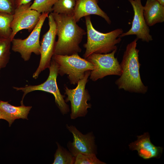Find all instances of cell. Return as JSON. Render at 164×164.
<instances>
[{
	"label": "cell",
	"mask_w": 164,
	"mask_h": 164,
	"mask_svg": "<svg viewBox=\"0 0 164 164\" xmlns=\"http://www.w3.org/2000/svg\"><path fill=\"white\" fill-rule=\"evenodd\" d=\"M138 40L136 38L127 45L120 64L121 73L115 83L119 89L144 94L148 88L143 83L140 76L139 50L136 49Z\"/></svg>",
	"instance_id": "obj_2"
},
{
	"label": "cell",
	"mask_w": 164,
	"mask_h": 164,
	"mask_svg": "<svg viewBox=\"0 0 164 164\" xmlns=\"http://www.w3.org/2000/svg\"><path fill=\"white\" fill-rule=\"evenodd\" d=\"M96 1L98 2V0H96Z\"/></svg>",
	"instance_id": "obj_27"
},
{
	"label": "cell",
	"mask_w": 164,
	"mask_h": 164,
	"mask_svg": "<svg viewBox=\"0 0 164 164\" xmlns=\"http://www.w3.org/2000/svg\"><path fill=\"white\" fill-rule=\"evenodd\" d=\"M85 17L87 39L84 45L86 49L83 55L84 59L93 53L105 54L117 50L116 45L121 40L119 36L123 33L122 29L118 28L107 33H102L93 27L89 15Z\"/></svg>",
	"instance_id": "obj_3"
},
{
	"label": "cell",
	"mask_w": 164,
	"mask_h": 164,
	"mask_svg": "<svg viewBox=\"0 0 164 164\" xmlns=\"http://www.w3.org/2000/svg\"><path fill=\"white\" fill-rule=\"evenodd\" d=\"M32 3L31 2L21 5L16 8L11 25L12 33L10 38L11 41L17 32L22 29L32 31L39 21L42 14L30 9Z\"/></svg>",
	"instance_id": "obj_10"
},
{
	"label": "cell",
	"mask_w": 164,
	"mask_h": 164,
	"mask_svg": "<svg viewBox=\"0 0 164 164\" xmlns=\"http://www.w3.org/2000/svg\"><path fill=\"white\" fill-rule=\"evenodd\" d=\"M95 15L104 18L110 24L111 22L107 15L99 6L96 0H77L73 16L77 22L83 17Z\"/></svg>",
	"instance_id": "obj_14"
},
{
	"label": "cell",
	"mask_w": 164,
	"mask_h": 164,
	"mask_svg": "<svg viewBox=\"0 0 164 164\" xmlns=\"http://www.w3.org/2000/svg\"><path fill=\"white\" fill-rule=\"evenodd\" d=\"M32 108V106H26L23 104L15 106L8 101H0V110L4 115L5 120L9 123V127L15 119H28V115Z\"/></svg>",
	"instance_id": "obj_16"
},
{
	"label": "cell",
	"mask_w": 164,
	"mask_h": 164,
	"mask_svg": "<svg viewBox=\"0 0 164 164\" xmlns=\"http://www.w3.org/2000/svg\"><path fill=\"white\" fill-rule=\"evenodd\" d=\"M58 148L54 155L53 164H74L75 157L57 143Z\"/></svg>",
	"instance_id": "obj_19"
},
{
	"label": "cell",
	"mask_w": 164,
	"mask_h": 164,
	"mask_svg": "<svg viewBox=\"0 0 164 164\" xmlns=\"http://www.w3.org/2000/svg\"><path fill=\"white\" fill-rule=\"evenodd\" d=\"M117 50L105 54L93 53L86 59L94 66L90 75L91 80L96 81L108 75H121L120 64L114 56Z\"/></svg>",
	"instance_id": "obj_7"
},
{
	"label": "cell",
	"mask_w": 164,
	"mask_h": 164,
	"mask_svg": "<svg viewBox=\"0 0 164 164\" xmlns=\"http://www.w3.org/2000/svg\"><path fill=\"white\" fill-rule=\"evenodd\" d=\"M74 164H104L96 156L95 154H78L76 156Z\"/></svg>",
	"instance_id": "obj_22"
},
{
	"label": "cell",
	"mask_w": 164,
	"mask_h": 164,
	"mask_svg": "<svg viewBox=\"0 0 164 164\" xmlns=\"http://www.w3.org/2000/svg\"><path fill=\"white\" fill-rule=\"evenodd\" d=\"M52 59L57 65L58 74L61 76L67 75L70 84L73 85L84 77L87 71L94 69L93 64L78 53L70 55L54 54Z\"/></svg>",
	"instance_id": "obj_4"
},
{
	"label": "cell",
	"mask_w": 164,
	"mask_h": 164,
	"mask_svg": "<svg viewBox=\"0 0 164 164\" xmlns=\"http://www.w3.org/2000/svg\"><path fill=\"white\" fill-rule=\"evenodd\" d=\"M13 15L0 13V38H10L12 33L11 25Z\"/></svg>",
	"instance_id": "obj_20"
},
{
	"label": "cell",
	"mask_w": 164,
	"mask_h": 164,
	"mask_svg": "<svg viewBox=\"0 0 164 164\" xmlns=\"http://www.w3.org/2000/svg\"><path fill=\"white\" fill-rule=\"evenodd\" d=\"M58 0H34L30 5V9L36 10L39 13L52 12V8Z\"/></svg>",
	"instance_id": "obj_21"
},
{
	"label": "cell",
	"mask_w": 164,
	"mask_h": 164,
	"mask_svg": "<svg viewBox=\"0 0 164 164\" xmlns=\"http://www.w3.org/2000/svg\"><path fill=\"white\" fill-rule=\"evenodd\" d=\"M11 44L10 38H0V67L2 68L5 67L9 62Z\"/></svg>",
	"instance_id": "obj_18"
},
{
	"label": "cell",
	"mask_w": 164,
	"mask_h": 164,
	"mask_svg": "<svg viewBox=\"0 0 164 164\" xmlns=\"http://www.w3.org/2000/svg\"><path fill=\"white\" fill-rule=\"evenodd\" d=\"M50 71L49 76L44 82L35 85H26L23 87H13V88L17 91H21L23 94L21 101V105L23 104V100L25 96L28 93L36 91H41L50 93L55 97V102L62 113L67 114L69 111L68 105L64 99L65 96L62 95L58 88L56 78L58 75V67L56 62L52 59L49 68Z\"/></svg>",
	"instance_id": "obj_5"
},
{
	"label": "cell",
	"mask_w": 164,
	"mask_h": 164,
	"mask_svg": "<svg viewBox=\"0 0 164 164\" xmlns=\"http://www.w3.org/2000/svg\"><path fill=\"white\" fill-rule=\"evenodd\" d=\"M159 3L162 5L164 6V0H156Z\"/></svg>",
	"instance_id": "obj_26"
},
{
	"label": "cell",
	"mask_w": 164,
	"mask_h": 164,
	"mask_svg": "<svg viewBox=\"0 0 164 164\" xmlns=\"http://www.w3.org/2000/svg\"><path fill=\"white\" fill-rule=\"evenodd\" d=\"M77 0H58L52 8V12L57 14L73 15Z\"/></svg>",
	"instance_id": "obj_17"
},
{
	"label": "cell",
	"mask_w": 164,
	"mask_h": 164,
	"mask_svg": "<svg viewBox=\"0 0 164 164\" xmlns=\"http://www.w3.org/2000/svg\"><path fill=\"white\" fill-rule=\"evenodd\" d=\"M137 139L129 145V149L132 151L136 150L138 155L145 160L159 158L162 154L163 148L157 146L151 142L149 133H144L137 136Z\"/></svg>",
	"instance_id": "obj_13"
},
{
	"label": "cell",
	"mask_w": 164,
	"mask_h": 164,
	"mask_svg": "<svg viewBox=\"0 0 164 164\" xmlns=\"http://www.w3.org/2000/svg\"><path fill=\"white\" fill-rule=\"evenodd\" d=\"M133 7L134 15L131 29L127 32L123 33L119 37L135 35L137 38L149 43L153 40L150 34L149 26L145 21L143 15V6L141 0H128Z\"/></svg>",
	"instance_id": "obj_11"
},
{
	"label": "cell",
	"mask_w": 164,
	"mask_h": 164,
	"mask_svg": "<svg viewBox=\"0 0 164 164\" xmlns=\"http://www.w3.org/2000/svg\"><path fill=\"white\" fill-rule=\"evenodd\" d=\"M66 127L73 135V141L68 143V147L74 156L75 157L78 154H95L94 138L91 132L84 135L74 126L67 125Z\"/></svg>",
	"instance_id": "obj_12"
},
{
	"label": "cell",
	"mask_w": 164,
	"mask_h": 164,
	"mask_svg": "<svg viewBox=\"0 0 164 164\" xmlns=\"http://www.w3.org/2000/svg\"><path fill=\"white\" fill-rule=\"evenodd\" d=\"M1 68H2L1 67H0V70H1Z\"/></svg>",
	"instance_id": "obj_28"
},
{
	"label": "cell",
	"mask_w": 164,
	"mask_h": 164,
	"mask_svg": "<svg viewBox=\"0 0 164 164\" xmlns=\"http://www.w3.org/2000/svg\"><path fill=\"white\" fill-rule=\"evenodd\" d=\"M91 71L88 70L86 72L84 77L78 81L75 88L69 89L65 87V94L67 96L65 101L70 102L71 119L85 116L87 113L88 108L91 107V104L87 103L90 100V96L88 91L85 89Z\"/></svg>",
	"instance_id": "obj_6"
},
{
	"label": "cell",
	"mask_w": 164,
	"mask_h": 164,
	"mask_svg": "<svg viewBox=\"0 0 164 164\" xmlns=\"http://www.w3.org/2000/svg\"><path fill=\"white\" fill-rule=\"evenodd\" d=\"M48 30L43 36L40 42V59L39 66L33 74L32 77L37 79L41 73L50 65L54 54L56 43V24L51 13L48 15Z\"/></svg>",
	"instance_id": "obj_9"
},
{
	"label": "cell",
	"mask_w": 164,
	"mask_h": 164,
	"mask_svg": "<svg viewBox=\"0 0 164 164\" xmlns=\"http://www.w3.org/2000/svg\"><path fill=\"white\" fill-rule=\"evenodd\" d=\"M143 9L145 19L149 26L164 21V6L156 0H147Z\"/></svg>",
	"instance_id": "obj_15"
},
{
	"label": "cell",
	"mask_w": 164,
	"mask_h": 164,
	"mask_svg": "<svg viewBox=\"0 0 164 164\" xmlns=\"http://www.w3.org/2000/svg\"><path fill=\"white\" fill-rule=\"evenodd\" d=\"M51 13L56 23L58 37L54 54L70 55L80 53L79 44L87 32L77 24L73 15Z\"/></svg>",
	"instance_id": "obj_1"
},
{
	"label": "cell",
	"mask_w": 164,
	"mask_h": 164,
	"mask_svg": "<svg viewBox=\"0 0 164 164\" xmlns=\"http://www.w3.org/2000/svg\"><path fill=\"white\" fill-rule=\"evenodd\" d=\"M0 119L5 120V117L3 114L2 111L0 110Z\"/></svg>",
	"instance_id": "obj_25"
},
{
	"label": "cell",
	"mask_w": 164,
	"mask_h": 164,
	"mask_svg": "<svg viewBox=\"0 0 164 164\" xmlns=\"http://www.w3.org/2000/svg\"><path fill=\"white\" fill-rule=\"evenodd\" d=\"M31 1L32 0H17V6L29 3L31 2Z\"/></svg>",
	"instance_id": "obj_24"
},
{
	"label": "cell",
	"mask_w": 164,
	"mask_h": 164,
	"mask_svg": "<svg viewBox=\"0 0 164 164\" xmlns=\"http://www.w3.org/2000/svg\"><path fill=\"white\" fill-rule=\"evenodd\" d=\"M17 0H0V13L14 14Z\"/></svg>",
	"instance_id": "obj_23"
},
{
	"label": "cell",
	"mask_w": 164,
	"mask_h": 164,
	"mask_svg": "<svg viewBox=\"0 0 164 164\" xmlns=\"http://www.w3.org/2000/svg\"><path fill=\"white\" fill-rule=\"evenodd\" d=\"M48 13L42 14L38 23L29 36L24 39L13 38L11 41L12 50L19 53L25 61H28L32 53L40 55V44L39 37L41 29Z\"/></svg>",
	"instance_id": "obj_8"
}]
</instances>
